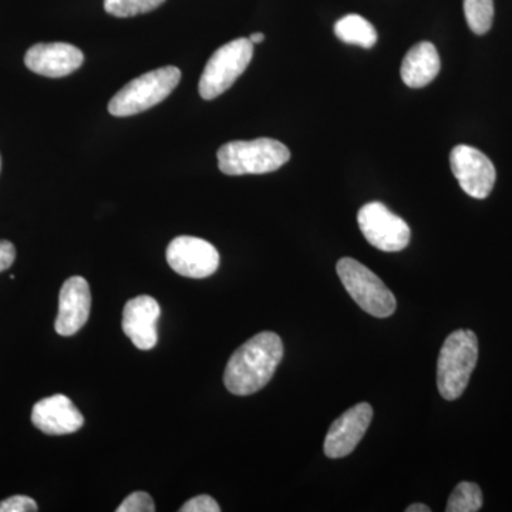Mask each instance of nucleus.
I'll use <instances>...</instances> for the list:
<instances>
[{
    "mask_svg": "<svg viewBox=\"0 0 512 512\" xmlns=\"http://www.w3.org/2000/svg\"><path fill=\"white\" fill-rule=\"evenodd\" d=\"M284 357V343L276 333L262 332L235 350L225 367V387L237 396H249L271 382Z\"/></svg>",
    "mask_w": 512,
    "mask_h": 512,
    "instance_id": "nucleus-1",
    "label": "nucleus"
},
{
    "mask_svg": "<svg viewBox=\"0 0 512 512\" xmlns=\"http://www.w3.org/2000/svg\"><path fill=\"white\" fill-rule=\"evenodd\" d=\"M478 360V339L473 330L460 329L443 343L437 360V387L441 397L457 400L467 389Z\"/></svg>",
    "mask_w": 512,
    "mask_h": 512,
    "instance_id": "nucleus-2",
    "label": "nucleus"
},
{
    "mask_svg": "<svg viewBox=\"0 0 512 512\" xmlns=\"http://www.w3.org/2000/svg\"><path fill=\"white\" fill-rule=\"evenodd\" d=\"M218 167L225 175L266 174L288 163L291 151L274 138L231 141L218 150Z\"/></svg>",
    "mask_w": 512,
    "mask_h": 512,
    "instance_id": "nucleus-3",
    "label": "nucleus"
},
{
    "mask_svg": "<svg viewBox=\"0 0 512 512\" xmlns=\"http://www.w3.org/2000/svg\"><path fill=\"white\" fill-rule=\"evenodd\" d=\"M181 80L178 67L167 66L131 80L109 103L114 117L143 113L167 99Z\"/></svg>",
    "mask_w": 512,
    "mask_h": 512,
    "instance_id": "nucleus-4",
    "label": "nucleus"
},
{
    "mask_svg": "<svg viewBox=\"0 0 512 512\" xmlns=\"http://www.w3.org/2000/svg\"><path fill=\"white\" fill-rule=\"evenodd\" d=\"M336 271L353 301L369 315L387 318L396 311V298L382 279L353 258H342Z\"/></svg>",
    "mask_w": 512,
    "mask_h": 512,
    "instance_id": "nucleus-5",
    "label": "nucleus"
},
{
    "mask_svg": "<svg viewBox=\"0 0 512 512\" xmlns=\"http://www.w3.org/2000/svg\"><path fill=\"white\" fill-rule=\"evenodd\" d=\"M254 56V45L247 37H239L221 46L208 60L200 79V96L214 100L227 92L239 76L247 70Z\"/></svg>",
    "mask_w": 512,
    "mask_h": 512,
    "instance_id": "nucleus-6",
    "label": "nucleus"
},
{
    "mask_svg": "<svg viewBox=\"0 0 512 512\" xmlns=\"http://www.w3.org/2000/svg\"><path fill=\"white\" fill-rule=\"evenodd\" d=\"M357 224L370 245L383 252H399L412 238L407 222L394 215L382 202H369L360 208Z\"/></svg>",
    "mask_w": 512,
    "mask_h": 512,
    "instance_id": "nucleus-7",
    "label": "nucleus"
},
{
    "mask_svg": "<svg viewBox=\"0 0 512 512\" xmlns=\"http://www.w3.org/2000/svg\"><path fill=\"white\" fill-rule=\"evenodd\" d=\"M167 262L178 275L191 279H204L214 275L220 266L217 248L205 239L178 237L167 248Z\"/></svg>",
    "mask_w": 512,
    "mask_h": 512,
    "instance_id": "nucleus-8",
    "label": "nucleus"
},
{
    "mask_svg": "<svg viewBox=\"0 0 512 512\" xmlns=\"http://www.w3.org/2000/svg\"><path fill=\"white\" fill-rule=\"evenodd\" d=\"M451 171L458 184L470 197L484 200L493 191L495 178L494 164L477 148L457 146L450 154Z\"/></svg>",
    "mask_w": 512,
    "mask_h": 512,
    "instance_id": "nucleus-9",
    "label": "nucleus"
},
{
    "mask_svg": "<svg viewBox=\"0 0 512 512\" xmlns=\"http://www.w3.org/2000/svg\"><path fill=\"white\" fill-rule=\"evenodd\" d=\"M373 419V409L369 403H359L333 421L326 434V457L343 458L353 453L357 444L365 437Z\"/></svg>",
    "mask_w": 512,
    "mask_h": 512,
    "instance_id": "nucleus-10",
    "label": "nucleus"
},
{
    "mask_svg": "<svg viewBox=\"0 0 512 512\" xmlns=\"http://www.w3.org/2000/svg\"><path fill=\"white\" fill-rule=\"evenodd\" d=\"M92 311V292L86 279L72 276L64 282L59 295V313L55 322L60 336H73L86 325Z\"/></svg>",
    "mask_w": 512,
    "mask_h": 512,
    "instance_id": "nucleus-11",
    "label": "nucleus"
},
{
    "mask_svg": "<svg viewBox=\"0 0 512 512\" xmlns=\"http://www.w3.org/2000/svg\"><path fill=\"white\" fill-rule=\"evenodd\" d=\"M84 55L79 47L69 43H39L30 47L25 56L26 67L40 76H69L82 67Z\"/></svg>",
    "mask_w": 512,
    "mask_h": 512,
    "instance_id": "nucleus-12",
    "label": "nucleus"
},
{
    "mask_svg": "<svg viewBox=\"0 0 512 512\" xmlns=\"http://www.w3.org/2000/svg\"><path fill=\"white\" fill-rule=\"evenodd\" d=\"M161 308L156 299L148 295L130 299L123 311V332L140 350L156 348L158 342L157 323Z\"/></svg>",
    "mask_w": 512,
    "mask_h": 512,
    "instance_id": "nucleus-13",
    "label": "nucleus"
},
{
    "mask_svg": "<svg viewBox=\"0 0 512 512\" xmlns=\"http://www.w3.org/2000/svg\"><path fill=\"white\" fill-rule=\"evenodd\" d=\"M32 423L49 436H66L82 429L84 417L69 397L55 394L33 406Z\"/></svg>",
    "mask_w": 512,
    "mask_h": 512,
    "instance_id": "nucleus-14",
    "label": "nucleus"
},
{
    "mask_svg": "<svg viewBox=\"0 0 512 512\" xmlns=\"http://www.w3.org/2000/svg\"><path fill=\"white\" fill-rule=\"evenodd\" d=\"M440 66V56L436 46L430 42H421L413 46L404 56L400 73L406 86L421 89L436 79Z\"/></svg>",
    "mask_w": 512,
    "mask_h": 512,
    "instance_id": "nucleus-15",
    "label": "nucleus"
},
{
    "mask_svg": "<svg viewBox=\"0 0 512 512\" xmlns=\"http://www.w3.org/2000/svg\"><path fill=\"white\" fill-rule=\"evenodd\" d=\"M335 35L343 43L370 49L377 43L375 26L360 15H348L336 22Z\"/></svg>",
    "mask_w": 512,
    "mask_h": 512,
    "instance_id": "nucleus-16",
    "label": "nucleus"
},
{
    "mask_svg": "<svg viewBox=\"0 0 512 512\" xmlns=\"http://www.w3.org/2000/svg\"><path fill=\"white\" fill-rule=\"evenodd\" d=\"M483 507V493L477 484L463 481L454 488L447 501V512H477Z\"/></svg>",
    "mask_w": 512,
    "mask_h": 512,
    "instance_id": "nucleus-17",
    "label": "nucleus"
},
{
    "mask_svg": "<svg viewBox=\"0 0 512 512\" xmlns=\"http://www.w3.org/2000/svg\"><path fill=\"white\" fill-rule=\"evenodd\" d=\"M468 28L476 35H485L493 26L494 0H464Z\"/></svg>",
    "mask_w": 512,
    "mask_h": 512,
    "instance_id": "nucleus-18",
    "label": "nucleus"
},
{
    "mask_svg": "<svg viewBox=\"0 0 512 512\" xmlns=\"http://www.w3.org/2000/svg\"><path fill=\"white\" fill-rule=\"evenodd\" d=\"M165 0H104V10L116 18H133L160 8Z\"/></svg>",
    "mask_w": 512,
    "mask_h": 512,
    "instance_id": "nucleus-19",
    "label": "nucleus"
},
{
    "mask_svg": "<svg viewBox=\"0 0 512 512\" xmlns=\"http://www.w3.org/2000/svg\"><path fill=\"white\" fill-rule=\"evenodd\" d=\"M117 512H154L156 511V504L153 498L143 491H137L128 495L126 500L117 508Z\"/></svg>",
    "mask_w": 512,
    "mask_h": 512,
    "instance_id": "nucleus-20",
    "label": "nucleus"
},
{
    "mask_svg": "<svg viewBox=\"0 0 512 512\" xmlns=\"http://www.w3.org/2000/svg\"><path fill=\"white\" fill-rule=\"evenodd\" d=\"M37 504L26 495H13L0 503V512H36Z\"/></svg>",
    "mask_w": 512,
    "mask_h": 512,
    "instance_id": "nucleus-21",
    "label": "nucleus"
},
{
    "mask_svg": "<svg viewBox=\"0 0 512 512\" xmlns=\"http://www.w3.org/2000/svg\"><path fill=\"white\" fill-rule=\"evenodd\" d=\"M181 512H220L221 508L217 501L210 495H198L191 498L180 508Z\"/></svg>",
    "mask_w": 512,
    "mask_h": 512,
    "instance_id": "nucleus-22",
    "label": "nucleus"
},
{
    "mask_svg": "<svg viewBox=\"0 0 512 512\" xmlns=\"http://www.w3.org/2000/svg\"><path fill=\"white\" fill-rule=\"evenodd\" d=\"M16 258L15 245L9 241H0V272L6 271L13 265Z\"/></svg>",
    "mask_w": 512,
    "mask_h": 512,
    "instance_id": "nucleus-23",
    "label": "nucleus"
},
{
    "mask_svg": "<svg viewBox=\"0 0 512 512\" xmlns=\"http://www.w3.org/2000/svg\"><path fill=\"white\" fill-rule=\"evenodd\" d=\"M431 508L424 504H412L406 508V512H430Z\"/></svg>",
    "mask_w": 512,
    "mask_h": 512,
    "instance_id": "nucleus-24",
    "label": "nucleus"
},
{
    "mask_svg": "<svg viewBox=\"0 0 512 512\" xmlns=\"http://www.w3.org/2000/svg\"><path fill=\"white\" fill-rule=\"evenodd\" d=\"M248 39L251 40L252 45H259V43L264 42L265 35L264 33H254V35L249 36Z\"/></svg>",
    "mask_w": 512,
    "mask_h": 512,
    "instance_id": "nucleus-25",
    "label": "nucleus"
},
{
    "mask_svg": "<svg viewBox=\"0 0 512 512\" xmlns=\"http://www.w3.org/2000/svg\"><path fill=\"white\" fill-rule=\"evenodd\" d=\"M0 165H2V160H0Z\"/></svg>",
    "mask_w": 512,
    "mask_h": 512,
    "instance_id": "nucleus-26",
    "label": "nucleus"
}]
</instances>
